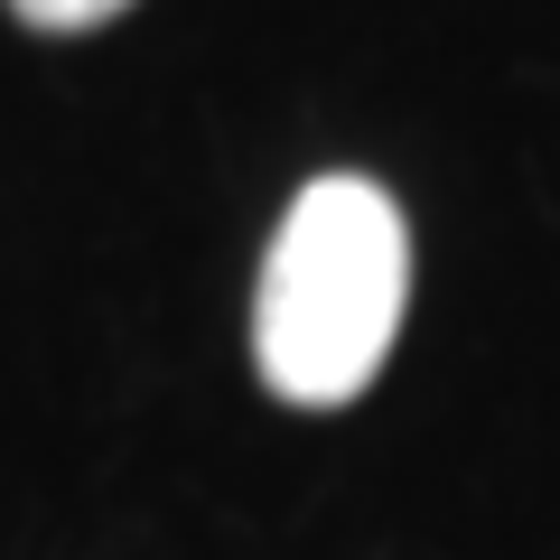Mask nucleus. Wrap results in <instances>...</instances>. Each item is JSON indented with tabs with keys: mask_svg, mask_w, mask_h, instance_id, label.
Wrapping results in <instances>:
<instances>
[{
	"mask_svg": "<svg viewBox=\"0 0 560 560\" xmlns=\"http://www.w3.org/2000/svg\"><path fill=\"white\" fill-rule=\"evenodd\" d=\"M121 10H140V0H10L28 38H84V28H113Z\"/></svg>",
	"mask_w": 560,
	"mask_h": 560,
	"instance_id": "nucleus-2",
	"label": "nucleus"
},
{
	"mask_svg": "<svg viewBox=\"0 0 560 560\" xmlns=\"http://www.w3.org/2000/svg\"><path fill=\"white\" fill-rule=\"evenodd\" d=\"M411 308V224L393 187L327 168L280 206L253 280V374L290 411H346L383 383Z\"/></svg>",
	"mask_w": 560,
	"mask_h": 560,
	"instance_id": "nucleus-1",
	"label": "nucleus"
}]
</instances>
